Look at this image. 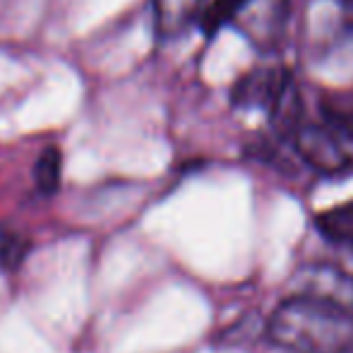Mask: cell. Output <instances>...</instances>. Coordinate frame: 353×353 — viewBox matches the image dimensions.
<instances>
[{"label": "cell", "mask_w": 353, "mask_h": 353, "mask_svg": "<svg viewBox=\"0 0 353 353\" xmlns=\"http://www.w3.org/2000/svg\"><path fill=\"white\" fill-rule=\"evenodd\" d=\"M293 147L307 166L325 176H339L353 163L346 137L330 123H301L293 132Z\"/></svg>", "instance_id": "cell-3"}, {"label": "cell", "mask_w": 353, "mask_h": 353, "mask_svg": "<svg viewBox=\"0 0 353 353\" xmlns=\"http://www.w3.org/2000/svg\"><path fill=\"white\" fill-rule=\"evenodd\" d=\"M63 181V152L56 144H48L34 163V183L41 195H56Z\"/></svg>", "instance_id": "cell-7"}, {"label": "cell", "mask_w": 353, "mask_h": 353, "mask_svg": "<svg viewBox=\"0 0 353 353\" xmlns=\"http://www.w3.org/2000/svg\"><path fill=\"white\" fill-rule=\"evenodd\" d=\"M207 0H154V29L161 41L185 34L205 17Z\"/></svg>", "instance_id": "cell-5"}, {"label": "cell", "mask_w": 353, "mask_h": 353, "mask_svg": "<svg viewBox=\"0 0 353 353\" xmlns=\"http://www.w3.org/2000/svg\"><path fill=\"white\" fill-rule=\"evenodd\" d=\"M322 116H325V123H330L336 132L346 137V140L353 142V103L351 101H325L322 103Z\"/></svg>", "instance_id": "cell-9"}, {"label": "cell", "mask_w": 353, "mask_h": 353, "mask_svg": "<svg viewBox=\"0 0 353 353\" xmlns=\"http://www.w3.org/2000/svg\"><path fill=\"white\" fill-rule=\"evenodd\" d=\"M243 3L245 0H212L205 10V17H202L207 34H214L221 24L233 22V17H236V12L241 10Z\"/></svg>", "instance_id": "cell-10"}, {"label": "cell", "mask_w": 353, "mask_h": 353, "mask_svg": "<svg viewBox=\"0 0 353 353\" xmlns=\"http://www.w3.org/2000/svg\"><path fill=\"white\" fill-rule=\"evenodd\" d=\"M267 334L286 353H353V305L298 293L276 305Z\"/></svg>", "instance_id": "cell-1"}, {"label": "cell", "mask_w": 353, "mask_h": 353, "mask_svg": "<svg viewBox=\"0 0 353 353\" xmlns=\"http://www.w3.org/2000/svg\"><path fill=\"white\" fill-rule=\"evenodd\" d=\"M231 103L241 111H265L279 130H293L301 123V97L296 82L279 65H260L243 74L233 84Z\"/></svg>", "instance_id": "cell-2"}, {"label": "cell", "mask_w": 353, "mask_h": 353, "mask_svg": "<svg viewBox=\"0 0 353 353\" xmlns=\"http://www.w3.org/2000/svg\"><path fill=\"white\" fill-rule=\"evenodd\" d=\"M315 226L327 241L353 243V200L317 214Z\"/></svg>", "instance_id": "cell-6"}, {"label": "cell", "mask_w": 353, "mask_h": 353, "mask_svg": "<svg viewBox=\"0 0 353 353\" xmlns=\"http://www.w3.org/2000/svg\"><path fill=\"white\" fill-rule=\"evenodd\" d=\"M32 250V241L19 231L0 223V270L14 272Z\"/></svg>", "instance_id": "cell-8"}, {"label": "cell", "mask_w": 353, "mask_h": 353, "mask_svg": "<svg viewBox=\"0 0 353 353\" xmlns=\"http://www.w3.org/2000/svg\"><path fill=\"white\" fill-rule=\"evenodd\" d=\"M288 12H291V0H245L233 22L252 43L274 48L286 29Z\"/></svg>", "instance_id": "cell-4"}, {"label": "cell", "mask_w": 353, "mask_h": 353, "mask_svg": "<svg viewBox=\"0 0 353 353\" xmlns=\"http://www.w3.org/2000/svg\"><path fill=\"white\" fill-rule=\"evenodd\" d=\"M336 5H339L341 14L346 17V22L353 24V0H334Z\"/></svg>", "instance_id": "cell-11"}]
</instances>
